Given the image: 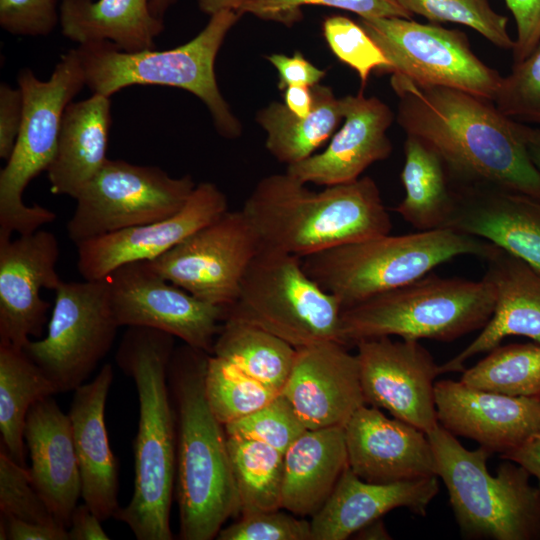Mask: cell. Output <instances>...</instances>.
Segmentation results:
<instances>
[{"instance_id":"6da1fadb","label":"cell","mask_w":540,"mask_h":540,"mask_svg":"<svg viewBox=\"0 0 540 540\" xmlns=\"http://www.w3.org/2000/svg\"><path fill=\"white\" fill-rule=\"evenodd\" d=\"M390 83L398 97V124L436 151L452 185L492 186L540 202V171L527 149V125L462 90L420 86L397 75Z\"/></svg>"},{"instance_id":"7a4b0ae2","label":"cell","mask_w":540,"mask_h":540,"mask_svg":"<svg viewBox=\"0 0 540 540\" xmlns=\"http://www.w3.org/2000/svg\"><path fill=\"white\" fill-rule=\"evenodd\" d=\"M174 336L142 326L127 327L115 361L135 384L139 421L133 442L134 483L130 501L114 515L138 540H171L170 510L176 478L177 430L168 367Z\"/></svg>"},{"instance_id":"3957f363","label":"cell","mask_w":540,"mask_h":540,"mask_svg":"<svg viewBox=\"0 0 540 540\" xmlns=\"http://www.w3.org/2000/svg\"><path fill=\"white\" fill-rule=\"evenodd\" d=\"M209 353L184 344L174 349L168 383L176 416L179 536L211 540L241 512L227 435L207 402Z\"/></svg>"},{"instance_id":"277c9868","label":"cell","mask_w":540,"mask_h":540,"mask_svg":"<svg viewBox=\"0 0 540 540\" xmlns=\"http://www.w3.org/2000/svg\"><path fill=\"white\" fill-rule=\"evenodd\" d=\"M262 247L299 258L390 234L392 221L368 177L313 191L287 172L262 178L241 209Z\"/></svg>"},{"instance_id":"5b68a950","label":"cell","mask_w":540,"mask_h":540,"mask_svg":"<svg viewBox=\"0 0 540 540\" xmlns=\"http://www.w3.org/2000/svg\"><path fill=\"white\" fill-rule=\"evenodd\" d=\"M241 16L231 10L213 14L194 38L168 50L126 52L108 41L78 45L75 49L85 84L93 94L108 97L134 85L186 90L204 103L222 137L236 139L242 133V124L218 87L215 60L228 32Z\"/></svg>"},{"instance_id":"8992f818","label":"cell","mask_w":540,"mask_h":540,"mask_svg":"<svg viewBox=\"0 0 540 540\" xmlns=\"http://www.w3.org/2000/svg\"><path fill=\"white\" fill-rule=\"evenodd\" d=\"M427 436L463 538L540 540V486L525 468L505 459L492 476L491 451L465 448L440 424Z\"/></svg>"},{"instance_id":"52a82bcc","label":"cell","mask_w":540,"mask_h":540,"mask_svg":"<svg viewBox=\"0 0 540 540\" xmlns=\"http://www.w3.org/2000/svg\"><path fill=\"white\" fill-rule=\"evenodd\" d=\"M492 246L487 240L441 228L343 244L302 258V266L343 310L411 283L457 256L483 259Z\"/></svg>"},{"instance_id":"ba28073f","label":"cell","mask_w":540,"mask_h":540,"mask_svg":"<svg viewBox=\"0 0 540 540\" xmlns=\"http://www.w3.org/2000/svg\"><path fill=\"white\" fill-rule=\"evenodd\" d=\"M495 306L493 286L427 274L399 288L342 310L344 345L360 340L399 336L450 342L481 330Z\"/></svg>"},{"instance_id":"9c48e42d","label":"cell","mask_w":540,"mask_h":540,"mask_svg":"<svg viewBox=\"0 0 540 540\" xmlns=\"http://www.w3.org/2000/svg\"><path fill=\"white\" fill-rule=\"evenodd\" d=\"M17 82L24 100L23 120L13 151L0 171V239H11L13 233H33L56 219L45 207L27 206L23 192L33 178L48 170L63 113L86 86L76 49L61 56L48 80L42 81L24 68Z\"/></svg>"},{"instance_id":"30bf717a","label":"cell","mask_w":540,"mask_h":540,"mask_svg":"<svg viewBox=\"0 0 540 540\" xmlns=\"http://www.w3.org/2000/svg\"><path fill=\"white\" fill-rule=\"evenodd\" d=\"M341 313L337 298L307 274L301 258L261 247L226 317L263 329L299 349L325 342L343 344Z\"/></svg>"},{"instance_id":"8fae6325","label":"cell","mask_w":540,"mask_h":540,"mask_svg":"<svg viewBox=\"0 0 540 540\" xmlns=\"http://www.w3.org/2000/svg\"><path fill=\"white\" fill-rule=\"evenodd\" d=\"M119 327L108 277L62 281L55 290L45 337L29 340L23 350L58 393L71 392L84 384L109 353Z\"/></svg>"},{"instance_id":"7c38bea8","label":"cell","mask_w":540,"mask_h":540,"mask_svg":"<svg viewBox=\"0 0 540 540\" xmlns=\"http://www.w3.org/2000/svg\"><path fill=\"white\" fill-rule=\"evenodd\" d=\"M195 186L189 174L174 178L157 166L107 159L76 197L67 235L77 245L163 220L183 208Z\"/></svg>"},{"instance_id":"4fadbf2b","label":"cell","mask_w":540,"mask_h":540,"mask_svg":"<svg viewBox=\"0 0 540 540\" xmlns=\"http://www.w3.org/2000/svg\"><path fill=\"white\" fill-rule=\"evenodd\" d=\"M359 23L386 57L384 73L493 100L502 76L473 52L462 31L400 17L360 18Z\"/></svg>"},{"instance_id":"5bb4252c","label":"cell","mask_w":540,"mask_h":540,"mask_svg":"<svg viewBox=\"0 0 540 540\" xmlns=\"http://www.w3.org/2000/svg\"><path fill=\"white\" fill-rule=\"evenodd\" d=\"M262 245L242 210H227L160 257L148 261L198 299L228 309Z\"/></svg>"},{"instance_id":"9a60e30c","label":"cell","mask_w":540,"mask_h":540,"mask_svg":"<svg viewBox=\"0 0 540 540\" xmlns=\"http://www.w3.org/2000/svg\"><path fill=\"white\" fill-rule=\"evenodd\" d=\"M108 279L111 305L120 327L157 329L211 353L226 309L168 281L148 261L122 265Z\"/></svg>"},{"instance_id":"2e32d148","label":"cell","mask_w":540,"mask_h":540,"mask_svg":"<svg viewBox=\"0 0 540 540\" xmlns=\"http://www.w3.org/2000/svg\"><path fill=\"white\" fill-rule=\"evenodd\" d=\"M366 404L384 408L426 434L438 425L435 379L439 365L418 340L390 337L356 343Z\"/></svg>"},{"instance_id":"e0dca14e","label":"cell","mask_w":540,"mask_h":540,"mask_svg":"<svg viewBox=\"0 0 540 540\" xmlns=\"http://www.w3.org/2000/svg\"><path fill=\"white\" fill-rule=\"evenodd\" d=\"M58 257L57 238L49 231L0 239V343L23 348L42 335L50 303L41 289L55 291L62 282Z\"/></svg>"},{"instance_id":"ac0fdd59","label":"cell","mask_w":540,"mask_h":540,"mask_svg":"<svg viewBox=\"0 0 540 540\" xmlns=\"http://www.w3.org/2000/svg\"><path fill=\"white\" fill-rule=\"evenodd\" d=\"M227 210V197L216 184H196L176 214L77 244L78 271L84 280H101L122 265L152 261Z\"/></svg>"},{"instance_id":"d6986e66","label":"cell","mask_w":540,"mask_h":540,"mask_svg":"<svg viewBox=\"0 0 540 540\" xmlns=\"http://www.w3.org/2000/svg\"><path fill=\"white\" fill-rule=\"evenodd\" d=\"M435 402L443 428L500 456L540 430V398L510 396L443 379L435 383Z\"/></svg>"},{"instance_id":"ffe728a7","label":"cell","mask_w":540,"mask_h":540,"mask_svg":"<svg viewBox=\"0 0 540 540\" xmlns=\"http://www.w3.org/2000/svg\"><path fill=\"white\" fill-rule=\"evenodd\" d=\"M280 393L291 403L306 429L311 430L344 427L366 404L357 356L338 342L296 349Z\"/></svg>"},{"instance_id":"44dd1931","label":"cell","mask_w":540,"mask_h":540,"mask_svg":"<svg viewBox=\"0 0 540 540\" xmlns=\"http://www.w3.org/2000/svg\"><path fill=\"white\" fill-rule=\"evenodd\" d=\"M344 431L349 468L365 481L392 483L437 476L427 434L388 418L377 407L361 406Z\"/></svg>"},{"instance_id":"7402d4cb","label":"cell","mask_w":540,"mask_h":540,"mask_svg":"<svg viewBox=\"0 0 540 540\" xmlns=\"http://www.w3.org/2000/svg\"><path fill=\"white\" fill-rule=\"evenodd\" d=\"M341 99L344 123L326 148L287 166L286 172L303 183L331 186L355 181L392 152L387 130L395 115L390 107L377 97H365L362 91Z\"/></svg>"},{"instance_id":"603a6c76","label":"cell","mask_w":540,"mask_h":540,"mask_svg":"<svg viewBox=\"0 0 540 540\" xmlns=\"http://www.w3.org/2000/svg\"><path fill=\"white\" fill-rule=\"evenodd\" d=\"M452 188L446 228L487 240L540 270L539 201L492 186Z\"/></svg>"},{"instance_id":"cb8c5ba5","label":"cell","mask_w":540,"mask_h":540,"mask_svg":"<svg viewBox=\"0 0 540 540\" xmlns=\"http://www.w3.org/2000/svg\"><path fill=\"white\" fill-rule=\"evenodd\" d=\"M483 260V278L495 292L493 313L467 347L439 365L440 374L463 372L469 358L489 352L508 336H524L540 343V270L494 244Z\"/></svg>"},{"instance_id":"d4e9b609","label":"cell","mask_w":540,"mask_h":540,"mask_svg":"<svg viewBox=\"0 0 540 540\" xmlns=\"http://www.w3.org/2000/svg\"><path fill=\"white\" fill-rule=\"evenodd\" d=\"M113 376L112 365L104 364L92 381L73 391L68 412L81 475V497L102 522L114 517L120 508L118 461L105 424Z\"/></svg>"},{"instance_id":"484cf974","label":"cell","mask_w":540,"mask_h":540,"mask_svg":"<svg viewBox=\"0 0 540 540\" xmlns=\"http://www.w3.org/2000/svg\"><path fill=\"white\" fill-rule=\"evenodd\" d=\"M437 476L392 483L361 479L349 467L312 516L311 540H345L395 508L425 516L439 492Z\"/></svg>"},{"instance_id":"4316f807","label":"cell","mask_w":540,"mask_h":540,"mask_svg":"<svg viewBox=\"0 0 540 540\" xmlns=\"http://www.w3.org/2000/svg\"><path fill=\"white\" fill-rule=\"evenodd\" d=\"M24 442L31 459V482L56 519L68 529L82 493L72 426L52 396L30 408Z\"/></svg>"},{"instance_id":"83f0119b","label":"cell","mask_w":540,"mask_h":540,"mask_svg":"<svg viewBox=\"0 0 540 540\" xmlns=\"http://www.w3.org/2000/svg\"><path fill=\"white\" fill-rule=\"evenodd\" d=\"M110 126V97L92 94L68 104L47 170L52 193L76 199L108 159Z\"/></svg>"},{"instance_id":"f1b7e54d","label":"cell","mask_w":540,"mask_h":540,"mask_svg":"<svg viewBox=\"0 0 540 540\" xmlns=\"http://www.w3.org/2000/svg\"><path fill=\"white\" fill-rule=\"evenodd\" d=\"M348 467L343 426L307 429L284 453L282 508L313 516Z\"/></svg>"},{"instance_id":"f546056e","label":"cell","mask_w":540,"mask_h":540,"mask_svg":"<svg viewBox=\"0 0 540 540\" xmlns=\"http://www.w3.org/2000/svg\"><path fill=\"white\" fill-rule=\"evenodd\" d=\"M59 25L78 45L108 41L126 52L155 49V38L164 30L150 0H61Z\"/></svg>"},{"instance_id":"4dcf8cb0","label":"cell","mask_w":540,"mask_h":540,"mask_svg":"<svg viewBox=\"0 0 540 540\" xmlns=\"http://www.w3.org/2000/svg\"><path fill=\"white\" fill-rule=\"evenodd\" d=\"M312 91L314 104L306 116H296L276 101L256 114L257 123L266 133V149L287 166L313 155L332 137L343 119L342 99L337 98L329 86L319 83Z\"/></svg>"},{"instance_id":"1f68e13d","label":"cell","mask_w":540,"mask_h":540,"mask_svg":"<svg viewBox=\"0 0 540 540\" xmlns=\"http://www.w3.org/2000/svg\"><path fill=\"white\" fill-rule=\"evenodd\" d=\"M401 182L405 195L394 211L418 231L446 228L453 188L440 156L422 140L406 135Z\"/></svg>"},{"instance_id":"d6a6232c","label":"cell","mask_w":540,"mask_h":540,"mask_svg":"<svg viewBox=\"0 0 540 540\" xmlns=\"http://www.w3.org/2000/svg\"><path fill=\"white\" fill-rule=\"evenodd\" d=\"M57 393L53 382L23 348L0 343L1 444L17 463L25 466L24 428L30 408Z\"/></svg>"},{"instance_id":"836d02e7","label":"cell","mask_w":540,"mask_h":540,"mask_svg":"<svg viewBox=\"0 0 540 540\" xmlns=\"http://www.w3.org/2000/svg\"><path fill=\"white\" fill-rule=\"evenodd\" d=\"M210 354L281 392L290 374L296 349L263 329L226 317Z\"/></svg>"},{"instance_id":"e575fe53","label":"cell","mask_w":540,"mask_h":540,"mask_svg":"<svg viewBox=\"0 0 540 540\" xmlns=\"http://www.w3.org/2000/svg\"><path fill=\"white\" fill-rule=\"evenodd\" d=\"M241 514L282 508L284 453L260 441L227 435Z\"/></svg>"},{"instance_id":"d590c367","label":"cell","mask_w":540,"mask_h":540,"mask_svg":"<svg viewBox=\"0 0 540 540\" xmlns=\"http://www.w3.org/2000/svg\"><path fill=\"white\" fill-rule=\"evenodd\" d=\"M460 381L510 396L540 398V343L498 345L465 369Z\"/></svg>"},{"instance_id":"8d00e7d4","label":"cell","mask_w":540,"mask_h":540,"mask_svg":"<svg viewBox=\"0 0 540 540\" xmlns=\"http://www.w3.org/2000/svg\"><path fill=\"white\" fill-rule=\"evenodd\" d=\"M204 390L211 411L223 426L260 409L280 393L211 354Z\"/></svg>"},{"instance_id":"74e56055","label":"cell","mask_w":540,"mask_h":540,"mask_svg":"<svg viewBox=\"0 0 540 540\" xmlns=\"http://www.w3.org/2000/svg\"><path fill=\"white\" fill-rule=\"evenodd\" d=\"M412 15L417 14L432 22H453L468 26L493 45L513 49L508 31V18L497 13L489 0H398Z\"/></svg>"},{"instance_id":"f35d334b","label":"cell","mask_w":540,"mask_h":540,"mask_svg":"<svg viewBox=\"0 0 540 540\" xmlns=\"http://www.w3.org/2000/svg\"><path fill=\"white\" fill-rule=\"evenodd\" d=\"M308 5L350 11L363 19L412 18V14L398 0H249L237 12L290 27L302 20V7Z\"/></svg>"},{"instance_id":"ab89813d","label":"cell","mask_w":540,"mask_h":540,"mask_svg":"<svg viewBox=\"0 0 540 540\" xmlns=\"http://www.w3.org/2000/svg\"><path fill=\"white\" fill-rule=\"evenodd\" d=\"M224 428L226 435L260 441L282 453L307 430L281 393L260 409Z\"/></svg>"},{"instance_id":"60d3db41","label":"cell","mask_w":540,"mask_h":540,"mask_svg":"<svg viewBox=\"0 0 540 540\" xmlns=\"http://www.w3.org/2000/svg\"><path fill=\"white\" fill-rule=\"evenodd\" d=\"M322 31L332 53L358 74L365 87L373 70L384 73L389 63L379 46L358 22L342 15L327 17Z\"/></svg>"},{"instance_id":"b9f144b4","label":"cell","mask_w":540,"mask_h":540,"mask_svg":"<svg viewBox=\"0 0 540 540\" xmlns=\"http://www.w3.org/2000/svg\"><path fill=\"white\" fill-rule=\"evenodd\" d=\"M0 511L2 515L23 521L64 527L33 486L28 469L11 457L3 444L0 447Z\"/></svg>"},{"instance_id":"7bdbcfd3","label":"cell","mask_w":540,"mask_h":540,"mask_svg":"<svg viewBox=\"0 0 540 540\" xmlns=\"http://www.w3.org/2000/svg\"><path fill=\"white\" fill-rule=\"evenodd\" d=\"M492 102L506 116L540 126V42L502 77Z\"/></svg>"},{"instance_id":"ee69618b","label":"cell","mask_w":540,"mask_h":540,"mask_svg":"<svg viewBox=\"0 0 540 540\" xmlns=\"http://www.w3.org/2000/svg\"><path fill=\"white\" fill-rule=\"evenodd\" d=\"M219 540H311V523L280 509L242 514L239 521L222 528Z\"/></svg>"},{"instance_id":"f6af8a7d","label":"cell","mask_w":540,"mask_h":540,"mask_svg":"<svg viewBox=\"0 0 540 540\" xmlns=\"http://www.w3.org/2000/svg\"><path fill=\"white\" fill-rule=\"evenodd\" d=\"M59 0H0V26L14 36H48L59 24Z\"/></svg>"},{"instance_id":"bcb514c9","label":"cell","mask_w":540,"mask_h":540,"mask_svg":"<svg viewBox=\"0 0 540 540\" xmlns=\"http://www.w3.org/2000/svg\"><path fill=\"white\" fill-rule=\"evenodd\" d=\"M513 14L517 36L512 49L514 63L525 59L540 42V0H505Z\"/></svg>"},{"instance_id":"7dc6e473","label":"cell","mask_w":540,"mask_h":540,"mask_svg":"<svg viewBox=\"0 0 540 540\" xmlns=\"http://www.w3.org/2000/svg\"><path fill=\"white\" fill-rule=\"evenodd\" d=\"M24 100L19 87L0 85V157L8 160L15 146L22 120Z\"/></svg>"},{"instance_id":"c3c4849f","label":"cell","mask_w":540,"mask_h":540,"mask_svg":"<svg viewBox=\"0 0 540 540\" xmlns=\"http://www.w3.org/2000/svg\"><path fill=\"white\" fill-rule=\"evenodd\" d=\"M267 59L278 72V87L281 90L289 86L313 87L326 76L325 70L313 65L299 51L293 56L274 53Z\"/></svg>"},{"instance_id":"681fc988","label":"cell","mask_w":540,"mask_h":540,"mask_svg":"<svg viewBox=\"0 0 540 540\" xmlns=\"http://www.w3.org/2000/svg\"><path fill=\"white\" fill-rule=\"evenodd\" d=\"M1 516V540H69L65 527L23 521L2 514Z\"/></svg>"},{"instance_id":"f907efd6","label":"cell","mask_w":540,"mask_h":540,"mask_svg":"<svg viewBox=\"0 0 540 540\" xmlns=\"http://www.w3.org/2000/svg\"><path fill=\"white\" fill-rule=\"evenodd\" d=\"M101 522L87 504H78L67 529L69 540H109Z\"/></svg>"},{"instance_id":"816d5d0a","label":"cell","mask_w":540,"mask_h":540,"mask_svg":"<svg viewBox=\"0 0 540 540\" xmlns=\"http://www.w3.org/2000/svg\"><path fill=\"white\" fill-rule=\"evenodd\" d=\"M525 468L540 486V430L513 451L500 456Z\"/></svg>"},{"instance_id":"f5cc1de1","label":"cell","mask_w":540,"mask_h":540,"mask_svg":"<svg viewBox=\"0 0 540 540\" xmlns=\"http://www.w3.org/2000/svg\"><path fill=\"white\" fill-rule=\"evenodd\" d=\"M284 105L296 116L308 115L314 104L312 87L289 86L283 90Z\"/></svg>"},{"instance_id":"db71d44e","label":"cell","mask_w":540,"mask_h":540,"mask_svg":"<svg viewBox=\"0 0 540 540\" xmlns=\"http://www.w3.org/2000/svg\"><path fill=\"white\" fill-rule=\"evenodd\" d=\"M249 0H196L201 12L209 16L221 11H238Z\"/></svg>"},{"instance_id":"11a10c76","label":"cell","mask_w":540,"mask_h":540,"mask_svg":"<svg viewBox=\"0 0 540 540\" xmlns=\"http://www.w3.org/2000/svg\"><path fill=\"white\" fill-rule=\"evenodd\" d=\"M526 142L529 156L540 171V126L527 127Z\"/></svg>"},{"instance_id":"9f6ffc18","label":"cell","mask_w":540,"mask_h":540,"mask_svg":"<svg viewBox=\"0 0 540 540\" xmlns=\"http://www.w3.org/2000/svg\"><path fill=\"white\" fill-rule=\"evenodd\" d=\"M360 539H390L381 519L375 520L356 533Z\"/></svg>"},{"instance_id":"6f0895ef","label":"cell","mask_w":540,"mask_h":540,"mask_svg":"<svg viewBox=\"0 0 540 540\" xmlns=\"http://www.w3.org/2000/svg\"><path fill=\"white\" fill-rule=\"evenodd\" d=\"M176 2V0H150L152 13L160 19H164L167 10Z\"/></svg>"}]
</instances>
